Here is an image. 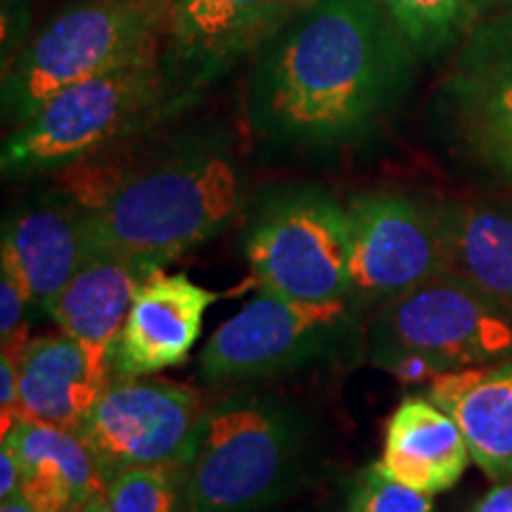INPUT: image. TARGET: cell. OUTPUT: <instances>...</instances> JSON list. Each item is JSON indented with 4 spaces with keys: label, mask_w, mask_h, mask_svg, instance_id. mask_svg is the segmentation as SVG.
Masks as SVG:
<instances>
[{
    "label": "cell",
    "mask_w": 512,
    "mask_h": 512,
    "mask_svg": "<svg viewBox=\"0 0 512 512\" xmlns=\"http://www.w3.org/2000/svg\"><path fill=\"white\" fill-rule=\"evenodd\" d=\"M309 425L278 396L238 389L207 408L181 470L183 512H256L290 494Z\"/></svg>",
    "instance_id": "obj_4"
},
{
    "label": "cell",
    "mask_w": 512,
    "mask_h": 512,
    "mask_svg": "<svg viewBox=\"0 0 512 512\" xmlns=\"http://www.w3.org/2000/svg\"><path fill=\"white\" fill-rule=\"evenodd\" d=\"M245 207V178L219 133L131 157L124 176L88 211L91 242L164 271L221 235Z\"/></svg>",
    "instance_id": "obj_2"
},
{
    "label": "cell",
    "mask_w": 512,
    "mask_h": 512,
    "mask_svg": "<svg viewBox=\"0 0 512 512\" xmlns=\"http://www.w3.org/2000/svg\"><path fill=\"white\" fill-rule=\"evenodd\" d=\"M157 268L131 256L93 247L46 316L67 335L100 354H112L140 285Z\"/></svg>",
    "instance_id": "obj_19"
},
{
    "label": "cell",
    "mask_w": 512,
    "mask_h": 512,
    "mask_svg": "<svg viewBox=\"0 0 512 512\" xmlns=\"http://www.w3.org/2000/svg\"><path fill=\"white\" fill-rule=\"evenodd\" d=\"M171 0H79L29 38L3 72V121H29L55 93L162 50Z\"/></svg>",
    "instance_id": "obj_6"
},
{
    "label": "cell",
    "mask_w": 512,
    "mask_h": 512,
    "mask_svg": "<svg viewBox=\"0 0 512 512\" xmlns=\"http://www.w3.org/2000/svg\"><path fill=\"white\" fill-rule=\"evenodd\" d=\"M448 271L512 306V200H441Z\"/></svg>",
    "instance_id": "obj_20"
},
{
    "label": "cell",
    "mask_w": 512,
    "mask_h": 512,
    "mask_svg": "<svg viewBox=\"0 0 512 512\" xmlns=\"http://www.w3.org/2000/svg\"><path fill=\"white\" fill-rule=\"evenodd\" d=\"M19 366L22 420L74 430L114 380L110 354H100L67 332L29 339Z\"/></svg>",
    "instance_id": "obj_15"
},
{
    "label": "cell",
    "mask_w": 512,
    "mask_h": 512,
    "mask_svg": "<svg viewBox=\"0 0 512 512\" xmlns=\"http://www.w3.org/2000/svg\"><path fill=\"white\" fill-rule=\"evenodd\" d=\"M356 320L349 299L302 302L259 290L204 344L200 375L204 382L223 387L311 368L349 342Z\"/></svg>",
    "instance_id": "obj_9"
},
{
    "label": "cell",
    "mask_w": 512,
    "mask_h": 512,
    "mask_svg": "<svg viewBox=\"0 0 512 512\" xmlns=\"http://www.w3.org/2000/svg\"><path fill=\"white\" fill-rule=\"evenodd\" d=\"M479 8V17H489V15H498V12H510L512 10V0H477Z\"/></svg>",
    "instance_id": "obj_29"
},
{
    "label": "cell",
    "mask_w": 512,
    "mask_h": 512,
    "mask_svg": "<svg viewBox=\"0 0 512 512\" xmlns=\"http://www.w3.org/2000/svg\"><path fill=\"white\" fill-rule=\"evenodd\" d=\"M242 254L259 290L302 302L347 299L349 209L320 185L297 183L266 190L249 211Z\"/></svg>",
    "instance_id": "obj_7"
},
{
    "label": "cell",
    "mask_w": 512,
    "mask_h": 512,
    "mask_svg": "<svg viewBox=\"0 0 512 512\" xmlns=\"http://www.w3.org/2000/svg\"><path fill=\"white\" fill-rule=\"evenodd\" d=\"M418 64L384 0H311L256 50L249 131L297 152L366 143L408 98Z\"/></svg>",
    "instance_id": "obj_1"
},
{
    "label": "cell",
    "mask_w": 512,
    "mask_h": 512,
    "mask_svg": "<svg viewBox=\"0 0 512 512\" xmlns=\"http://www.w3.org/2000/svg\"><path fill=\"white\" fill-rule=\"evenodd\" d=\"M427 399L458 422L479 470L512 482V358L437 375Z\"/></svg>",
    "instance_id": "obj_18"
},
{
    "label": "cell",
    "mask_w": 512,
    "mask_h": 512,
    "mask_svg": "<svg viewBox=\"0 0 512 512\" xmlns=\"http://www.w3.org/2000/svg\"><path fill=\"white\" fill-rule=\"evenodd\" d=\"M349 512H434L430 494L394 482L373 463L363 467L349 494Z\"/></svg>",
    "instance_id": "obj_23"
},
{
    "label": "cell",
    "mask_w": 512,
    "mask_h": 512,
    "mask_svg": "<svg viewBox=\"0 0 512 512\" xmlns=\"http://www.w3.org/2000/svg\"><path fill=\"white\" fill-rule=\"evenodd\" d=\"M472 512H512V482L496 484L489 494L479 498Z\"/></svg>",
    "instance_id": "obj_28"
},
{
    "label": "cell",
    "mask_w": 512,
    "mask_h": 512,
    "mask_svg": "<svg viewBox=\"0 0 512 512\" xmlns=\"http://www.w3.org/2000/svg\"><path fill=\"white\" fill-rule=\"evenodd\" d=\"M0 512H38L22 494L0 501Z\"/></svg>",
    "instance_id": "obj_30"
},
{
    "label": "cell",
    "mask_w": 512,
    "mask_h": 512,
    "mask_svg": "<svg viewBox=\"0 0 512 512\" xmlns=\"http://www.w3.org/2000/svg\"><path fill=\"white\" fill-rule=\"evenodd\" d=\"M195 389L169 380L114 377L74 432L107 482L128 467H181L202 415Z\"/></svg>",
    "instance_id": "obj_11"
},
{
    "label": "cell",
    "mask_w": 512,
    "mask_h": 512,
    "mask_svg": "<svg viewBox=\"0 0 512 512\" xmlns=\"http://www.w3.org/2000/svg\"><path fill=\"white\" fill-rule=\"evenodd\" d=\"M110 512H183L181 467H128L107 482Z\"/></svg>",
    "instance_id": "obj_22"
},
{
    "label": "cell",
    "mask_w": 512,
    "mask_h": 512,
    "mask_svg": "<svg viewBox=\"0 0 512 512\" xmlns=\"http://www.w3.org/2000/svg\"><path fill=\"white\" fill-rule=\"evenodd\" d=\"M470 460L458 422L427 396H408L387 422L377 465L394 482L434 496L456 486Z\"/></svg>",
    "instance_id": "obj_17"
},
{
    "label": "cell",
    "mask_w": 512,
    "mask_h": 512,
    "mask_svg": "<svg viewBox=\"0 0 512 512\" xmlns=\"http://www.w3.org/2000/svg\"><path fill=\"white\" fill-rule=\"evenodd\" d=\"M351 223L349 304L361 316L448 271L441 200L368 190L347 204Z\"/></svg>",
    "instance_id": "obj_10"
},
{
    "label": "cell",
    "mask_w": 512,
    "mask_h": 512,
    "mask_svg": "<svg viewBox=\"0 0 512 512\" xmlns=\"http://www.w3.org/2000/svg\"><path fill=\"white\" fill-rule=\"evenodd\" d=\"M195 100L197 95L171 86L157 50L55 93L29 121L10 128L0 150V171L12 181L57 174L145 136Z\"/></svg>",
    "instance_id": "obj_3"
},
{
    "label": "cell",
    "mask_w": 512,
    "mask_h": 512,
    "mask_svg": "<svg viewBox=\"0 0 512 512\" xmlns=\"http://www.w3.org/2000/svg\"><path fill=\"white\" fill-rule=\"evenodd\" d=\"M76 512H110V508H107L105 496H102V498H95V501H91V503L81 505V508Z\"/></svg>",
    "instance_id": "obj_31"
},
{
    "label": "cell",
    "mask_w": 512,
    "mask_h": 512,
    "mask_svg": "<svg viewBox=\"0 0 512 512\" xmlns=\"http://www.w3.org/2000/svg\"><path fill=\"white\" fill-rule=\"evenodd\" d=\"M311 0H202L169 15L162 67L176 91L200 95L235 62L256 53Z\"/></svg>",
    "instance_id": "obj_12"
},
{
    "label": "cell",
    "mask_w": 512,
    "mask_h": 512,
    "mask_svg": "<svg viewBox=\"0 0 512 512\" xmlns=\"http://www.w3.org/2000/svg\"><path fill=\"white\" fill-rule=\"evenodd\" d=\"M0 420H3V434L15 422L22 420L19 408V366L17 358L0 354Z\"/></svg>",
    "instance_id": "obj_26"
},
{
    "label": "cell",
    "mask_w": 512,
    "mask_h": 512,
    "mask_svg": "<svg viewBox=\"0 0 512 512\" xmlns=\"http://www.w3.org/2000/svg\"><path fill=\"white\" fill-rule=\"evenodd\" d=\"M34 306L22 275L0 256V354L22 356L29 344V309Z\"/></svg>",
    "instance_id": "obj_24"
},
{
    "label": "cell",
    "mask_w": 512,
    "mask_h": 512,
    "mask_svg": "<svg viewBox=\"0 0 512 512\" xmlns=\"http://www.w3.org/2000/svg\"><path fill=\"white\" fill-rule=\"evenodd\" d=\"M0 27H3V41H0V55H3V72L17 60L24 46L29 43L31 8L29 0H3L0 8Z\"/></svg>",
    "instance_id": "obj_25"
},
{
    "label": "cell",
    "mask_w": 512,
    "mask_h": 512,
    "mask_svg": "<svg viewBox=\"0 0 512 512\" xmlns=\"http://www.w3.org/2000/svg\"><path fill=\"white\" fill-rule=\"evenodd\" d=\"M420 64H437L456 53L479 22L477 0H384Z\"/></svg>",
    "instance_id": "obj_21"
},
{
    "label": "cell",
    "mask_w": 512,
    "mask_h": 512,
    "mask_svg": "<svg viewBox=\"0 0 512 512\" xmlns=\"http://www.w3.org/2000/svg\"><path fill=\"white\" fill-rule=\"evenodd\" d=\"M370 366L403 382L512 358V306L444 271L382 304L368 325Z\"/></svg>",
    "instance_id": "obj_5"
},
{
    "label": "cell",
    "mask_w": 512,
    "mask_h": 512,
    "mask_svg": "<svg viewBox=\"0 0 512 512\" xmlns=\"http://www.w3.org/2000/svg\"><path fill=\"white\" fill-rule=\"evenodd\" d=\"M22 494V467L10 446L0 444V501Z\"/></svg>",
    "instance_id": "obj_27"
},
{
    "label": "cell",
    "mask_w": 512,
    "mask_h": 512,
    "mask_svg": "<svg viewBox=\"0 0 512 512\" xmlns=\"http://www.w3.org/2000/svg\"><path fill=\"white\" fill-rule=\"evenodd\" d=\"M91 249L88 209L60 188L22 204L3 221L0 256L17 268L34 309L43 313Z\"/></svg>",
    "instance_id": "obj_14"
},
{
    "label": "cell",
    "mask_w": 512,
    "mask_h": 512,
    "mask_svg": "<svg viewBox=\"0 0 512 512\" xmlns=\"http://www.w3.org/2000/svg\"><path fill=\"white\" fill-rule=\"evenodd\" d=\"M22 467V496L38 512H76L102 498L107 479L74 430L19 420L3 434Z\"/></svg>",
    "instance_id": "obj_16"
},
{
    "label": "cell",
    "mask_w": 512,
    "mask_h": 512,
    "mask_svg": "<svg viewBox=\"0 0 512 512\" xmlns=\"http://www.w3.org/2000/svg\"><path fill=\"white\" fill-rule=\"evenodd\" d=\"M197 3H202V0H171V12L192 8V5H197Z\"/></svg>",
    "instance_id": "obj_32"
},
{
    "label": "cell",
    "mask_w": 512,
    "mask_h": 512,
    "mask_svg": "<svg viewBox=\"0 0 512 512\" xmlns=\"http://www.w3.org/2000/svg\"><path fill=\"white\" fill-rule=\"evenodd\" d=\"M216 299L219 294L192 283L185 273H152L140 285L112 347L114 377H145L185 363Z\"/></svg>",
    "instance_id": "obj_13"
},
{
    "label": "cell",
    "mask_w": 512,
    "mask_h": 512,
    "mask_svg": "<svg viewBox=\"0 0 512 512\" xmlns=\"http://www.w3.org/2000/svg\"><path fill=\"white\" fill-rule=\"evenodd\" d=\"M448 150L512 190V10L479 19L432 98Z\"/></svg>",
    "instance_id": "obj_8"
}]
</instances>
